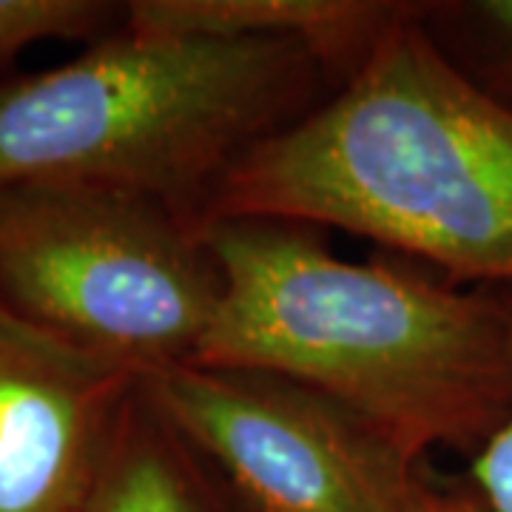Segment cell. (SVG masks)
Returning a JSON list of instances; mask_svg holds the SVG:
<instances>
[{"mask_svg":"<svg viewBox=\"0 0 512 512\" xmlns=\"http://www.w3.org/2000/svg\"><path fill=\"white\" fill-rule=\"evenodd\" d=\"M220 311L191 365L251 367L328 396L421 461L476 456L512 413L507 313L410 265L353 262L311 225L217 220Z\"/></svg>","mask_w":512,"mask_h":512,"instance_id":"obj_1","label":"cell"},{"mask_svg":"<svg viewBox=\"0 0 512 512\" xmlns=\"http://www.w3.org/2000/svg\"><path fill=\"white\" fill-rule=\"evenodd\" d=\"M217 220L339 228L512 288V111L439 55L416 3L302 120L245 154L208 202Z\"/></svg>","mask_w":512,"mask_h":512,"instance_id":"obj_2","label":"cell"},{"mask_svg":"<svg viewBox=\"0 0 512 512\" xmlns=\"http://www.w3.org/2000/svg\"><path fill=\"white\" fill-rule=\"evenodd\" d=\"M330 92L325 63L293 40L120 26L60 66L0 80V185L117 188L205 228L231 168Z\"/></svg>","mask_w":512,"mask_h":512,"instance_id":"obj_3","label":"cell"},{"mask_svg":"<svg viewBox=\"0 0 512 512\" xmlns=\"http://www.w3.org/2000/svg\"><path fill=\"white\" fill-rule=\"evenodd\" d=\"M205 228L74 183L0 185V308L140 379L197 359L220 311Z\"/></svg>","mask_w":512,"mask_h":512,"instance_id":"obj_4","label":"cell"},{"mask_svg":"<svg viewBox=\"0 0 512 512\" xmlns=\"http://www.w3.org/2000/svg\"><path fill=\"white\" fill-rule=\"evenodd\" d=\"M140 387L239 512H402L419 487L416 458L285 376L188 362Z\"/></svg>","mask_w":512,"mask_h":512,"instance_id":"obj_5","label":"cell"},{"mask_svg":"<svg viewBox=\"0 0 512 512\" xmlns=\"http://www.w3.org/2000/svg\"><path fill=\"white\" fill-rule=\"evenodd\" d=\"M140 376L0 308V512H74Z\"/></svg>","mask_w":512,"mask_h":512,"instance_id":"obj_6","label":"cell"},{"mask_svg":"<svg viewBox=\"0 0 512 512\" xmlns=\"http://www.w3.org/2000/svg\"><path fill=\"white\" fill-rule=\"evenodd\" d=\"M402 12L396 0H134L123 26L140 35L293 40L325 63L339 89Z\"/></svg>","mask_w":512,"mask_h":512,"instance_id":"obj_7","label":"cell"},{"mask_svg":"<svg viewBox=\"0 0 512 512\" xmlns=\"http://www.w3.org/2000/svg\"><path fill=\"white\" fill-rule=\"evenodd\" d=\"M74 512H239V507L137 387L103 470Z\"/></svg>","mask_w":512,"mask_h":512,"instance_id":"obj_8","label":"cell"},{"mask_svg":"<svg viewBox=\"0 0 512 512\" xmlns=\"http://www.w3.org/2000/svg\"><path fill=\"white\" fill-rule=\"evenodd\" d=\"M416 20L473 89L512 111V0H419Z\"/></svg>","mask_w":512,"mask_h":512,"instance_id":"obj_9","label":"cell"},{"mask_svg":"<svg viewBox=\"0 0 512 512\" xmlns=\"http://www.w3.org/2000/svg\"><path fill=\"white\" fill-rule=\"evenodd\" d=\"M126 3L109 0H0V66L49 40L94 43L123 26Z\"/></svg>","mask_w":512,"mask_h":512,"instance_id":"obj_10","label":"cell"},{"mask_svg":"<svg viewBox=\"0 0 512 512\" xmlns=\"http://www.w3.org/2000/svg\"><path fill=\"white\" fill-rule=\"evenodd\" d=\"M507 313L512 339V288H487ZM470 490L487 512H512V413L470 458Z\"/></svg>","mask_w":512,"mask_h":512,"instance_id":"obj_11","label":"cell"},{"mask_svg":"<svg viewBox=\"0 0 512 512\" xmlns=\"http://www.w3.org/2000/svg\"><path fill=\"white\" fill-rule=\"evenodd\" d=\"M402 512H487L481 507L473 490L470 493H456V490H439L419 481L416 493L410 495L407 507Z\"/></svg>","mask_w":512,"mask_h":512,"instance_id":"obj_12","label":"cell"}]
</instances>
